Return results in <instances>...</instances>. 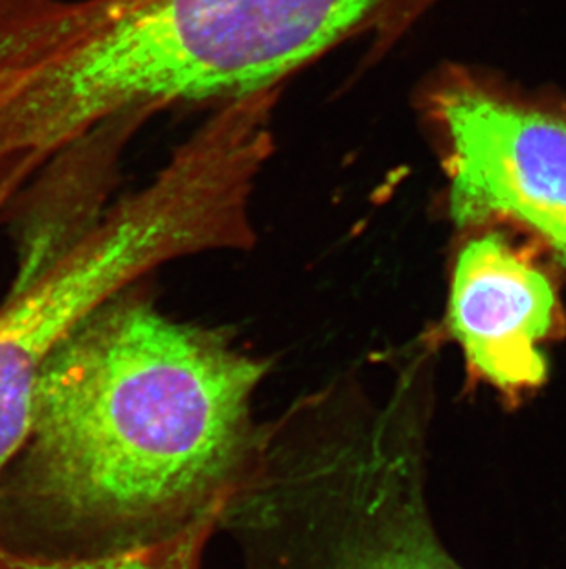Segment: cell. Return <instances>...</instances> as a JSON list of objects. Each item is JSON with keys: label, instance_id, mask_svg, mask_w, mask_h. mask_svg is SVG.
<instances>
[{"label": "cell", "instance_id": "obj_8", "mask_svg": "<svg viewBox=\"0 0 566 569\" xmlns=\"http://www.w3.org/2000/svg\"><path fill=\"white\" fill-rule=\"evenodd\" d=\"M215 527L206 521L162 542L109 553H49L0 540V569H199Z\"/></svg>", "mask_w": 566, "mask_h": 569}, {"label": "cell", "instance_id": "obj_2", "mask_svg": "<svg viewBox=\"0 0 566 569\" xmlns=\"http://www.w3.org/2000/svg\"><path fill=\"white\" fill-rule=\"evenodd\" d=\"M436 0H75L67 38L0 109V181L27 184L122 117L280 91L352 39L388 47Z\"/></svg>", "mask_w": 566, "mask_h": 569}, {"label": "cell", "instance_id": "obj_6", "mask_svg": "<svg viewBox=\"0 0 566 569\" xmlns=\"http://www.w3.org/2000/svg\"><path fill=\"white\" fill-rule=\"evenodd\" d=\"M550 280L501 234L465 243L451 282V332L471 369L501 391L520 392L546 378L539 343L550 332Z\"/></svg>", "mask_w": 566, "mask_h": 569}, {"label": "cell", "instance_id": "obj_5", "mask_svg": "<svg viewBox=\"0 0 566 569\" xmlns=\"http://www.w3.org/2000/svg\"><path fill=\"white\" fill-rule=\"evenodd\" d=\"M447 142L458 227L517 221L566 263V111L509 98L464 74L428 98Z\"/></svg>", "mask_w": 566, "mask_h": 569}, {"label": "cell", "instance_id": "obj_4", "mask_svg": "<svg viewBox=\"0 0 566 569\" xmlns=\"http://www.w3.org/2000/svg\"><path fill=\"white\" fill-rule=\"evenodd\" d=\"M263 164L245 129L209 119L145 189L17 273L0 305V478L27 442L52 356L94 308L173 258L251 246L249 203Z\"/></svg>", "mask_w": 566, "mask_h": 569}, {"label": "cell", "instance_id": "obj_7", "mask_svg": "<svg viewBox=\"0 0 566 569\" xmlns=\"http://www.w3.org/2000/svg\"><path fill=\"white\" fill-rule=\"evenodd\" d=\"M72 0H0V109L69 32Z\"/></svg>", "mask_w": 566, "mask_h": 569}, {"label": "cell", "instance_id": "obj_3", "mask_svg": "<svg viewBox=\"0 0 566 569\" xmlns=\"http://www.w3.org/2000/svg\"><path fill=\"white\" fill-rule=\"evenodd\" d=\"M431 380H342L262 426L220 526L245 569H464L425 496ZM218 526V527H220Z\"/></svg>", "mask_w": 566, "mask_h": 569}, {"label": "cell", "instance_id": "obj_1", "mask_svg": "<svg viewBox=\"0 0 566 569\" xmlns=\"http://www.w3.org/2000/svg\"><path fill=\"white\" fill-rule=\"evenodd\" d=\"M267 363L129 286L59 345L0 506L49 553H109L214 521L256 446Z\"/></svg>", "mask_w": 566, "mask_h": 569}]
</instances>
